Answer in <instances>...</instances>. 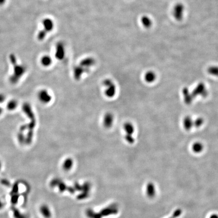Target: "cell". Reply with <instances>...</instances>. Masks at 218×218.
Returning <instances> with one entry per match:
<instances>
[{"mask_svg":"<svg viewBox=\"0 0 218 218\" xmlns=\"http://www.w3.org/2000/svg\"><path fill=\"white\" fill-rule=\"evenodd\" d=\"M104 88V94L107 97L112 98L117 93V87L114 82L110 79H106L102 82Z\"/></svg>","mask_w":218,"mask_h":218,"instance_id":"6da1fadb","label":"cell"},{"mask_svg":"<svg viewBox=\"0 0 218 218\" xmlns=\"http://www.w3.org/2000/svg\"><path fill=\"white\" fill-rule=\"evenodd\" d=\"M185 6L182 3H177L175 5L172 10V14L177 21H180L183 20L185 13Z\"/></svg>","mask_w":218,"mask_h":218,"instance_id":"7a4b0ae2","label":"cell"},{"mask_svg":"<svg viewBox=\"0 0 218 218\" xmlns=\"http://www.w3.org/2000/svg\"><path fill=\"white\" fill-rule=\"evenodd\" d=\"M114 122V115L111 112L106 113L102 117V125L107 129L112 127Z\"/></svg>","mask_w":218,"mask_h":218,"instance_id":"3957f363","label":"cell"},{"mask_svg":"<svg viewBox=\"0 0 218 218\" xmlns=\"http://www.w3.org/2000/svg\"><path fill=\"white\" fill-rule=\"evenodd\" d=\"M38 97L40 101L45 104H49L53 98L51 93L47 89H42L40 91L38 94Z\"/></svg>","mask_w":218,"mask_h":218,"instance_id":"277c9868","label":"cell"},{"mask_svg":"<svg viewBox=\"0 0 218 218\" xmlns=\"http://www.w3.org/2000/svg\"><path fill=\"white\" fill-rule=\"evenodd\" d=\"M65 56V48L63 43L59 42L57 43L55 51V57L58 60H62Z\"/></svg>","mask_w":218,"mask_h":218,"instance_id":"5b68a950","label":"cell"},{"mask_svg":"<svg viewBox=\"0 0 218 218\" xmlns=\"http://www.w3.org/2000/svg\"><path fill=\"white\" fill-rule=\"evenodd\" d=\"M123 129L125 133L126 134L125 136V139L126 141L129 143L133 142V139L131 136V135L134 131V128L132 125L130 123H126L124 125Z\"/></svg>","mask_w":218,"mask_h":218,"instance_id":"8992f818","label":"cell"},{"mask_svg":"<svg viewBox=\"0 0 218 218\" xmlns=\"http://www.w3.org/2000/svg\"><path fill=\"white\" fill-rule=\"evenodd\" d=\"M96 63L94 58L92 57H88L84 58L83 60H81L80 63L79 65H80L81 66L88 71L90 69L91 67L93 66Z\"/></svg>","mask_w":218,"mask_h":218,"instance_id":"52a82bcc","label":"cell"},{"mask_svg":"<svg viewBox=\"0 0 218 218\" xmlns=\"http://www.w3.org/2000/svg\"><path fill=\"white\" fill-rule=\"evenodd\" d=\"M43 25L44 29L46 32H50L53 29L54 23L51 19L47 18L43 20Z\"/></svg>","mask_w":218,"mask_h":218,"instance_id":"ba28073f","label":"cell"},{"mask_svg":"<svg viewBox=\"0 0 218 218\" xmlns=\"http://www.w3.org/2000/svg\"><path fill=\"white\" fill-rule=\"evenodd\" d=\"M141 24L142 26L145 28H150L153 26V22L152 19L150 18V17L147 16V15H144L141 17Z\"/></svg>","mask_w":218,"mask_h":218,"instance_id":"9c48e42d","label":"cell"},{"mask_svg":"<svg viewBox=\"0 0 218 218\" xmlns=\"http://www.w3.org/2000/svg\"><path fill=\"white\" fill-rule=\"evenodd\" d=\"M41 215L45 218H50L51 217L50 209L46 205H41L40 209Z\"/></svg>","mask_w":218,"mask_h":218,"instance_id":"30bf717a","label":"cell"},{"mask_svg":"<svg viewBox=\"0 0 218 218\" xmlns=\"http://www.w3.org/2000/svg\"><path fill=\"white\" fill-rule=\"evenodd\" d=\"M40 62H41L42 65L43 66L45 67L51 66L52 62H53L51 57L48 56V55L43 56V57L41 58V61Z\"/></svg>","mask_w":218,"mask_h":218,"instance_id":"8fae6325","label":"cell"},{"mask_svg":"<svg viewBox=\"0 0 218 218\" xmlns=\"http://www.w3.org/2000/svg\"><path fill=\"white\" fill-rule=\"evenodd\" d=\"M155 188L154 186L152 183H149L148 184L146 187V193L148 197H154L155 194Z\"/></svg>","mask_w":218,"mask_h":218,"instance_id":"7c38bea8","label":"cell"},{"mask_svg":"<svg viewBox=\"0 0 218 218\" xmlns=\"http://www.w3.org/2000/svg\"><path fill=\"white\" fill-rule=\"evenodd\" d=\"M73 165V161L71 158H68L64 161L63 167L64 170H69L72 167Z\"/></svg>","mask_w":218,"mask_h":218,"instance_id":"4fadbf2b","label":"cell"},{"mask_svg":"<svg viewBox=\"0 0 218 218\" xmlns=\"http://www.w3.org/2000/svg\"><path fill=\"white\" fill-rule=\"evenodd\" d=\"M13 213L14 218H27L26 216L21 213L17 209H13Z\"/></svg>","mask_w":218,"mask_h":218,"instance_id":"5bb4252c","label":"cell"},{"mask_svg":"<svg viewBox=\"0 0 218 218\" xmlns=\"http://www.w3.org/2000/svg\"><path fill=\"white\" fill-rule=\"evenodd\" d=\"M47 33L48 32H46L44 29L40 31L39 32V34H38V36H37V37H38V39H39V40H43L45 39V36H47Z\"/></svg>","mask_w":218,"mask_h":218,"instance_id":"9a60e30c","label":"cell"},{"mask_svg":"<svg viewBox=\"0 0 218 218\" xmlns=\"http://www.w3.org/2000/svg\"><path fill=\"white\" fill-rule=\"evenodd\" d=\"M182 213V211L180 209H177L173 213V215L171 216V217L169 218H177L179 217Z\"/></svg>","mask_w":218,"mask_h":218,"instance_id":"2e32d148","label":"cell"},{"mask_svg":"<svg viewBox=\"0 0 218 218\" xmlns=\"http://www.w3.org/2000/svg\"><path fill=\"white\" fill-rule=\"evenodd\" d=\"M1 182L3 185H6V186H8V185L9 186L10 185V182L7 180L3 179L2 180Z\"/></svg>","mask_w":218,"mask_h":218,"instance_id":"e0dca14e","label":"cell"},{"mask_svg":"<svg viewBox=\"0 0 218 218\" xmlns=\"http://www.w3.org/2000/svg\"><path fill=\"white\" fill-rule=\"evenodd\" d=\"M4 206H5L4 202L0 200V210L3 209V207H4Z\"/></svg>","mask_w":218,"mask_h":218,"instance_id":"ac0fdd59","label":"cell"},{"mask_svg":"<svg viewBox=\"0 0 218 218\" xmlns=\"http://www.w3.org/2000/svg\"><path fill=\"white\" fill-rule=\"evenodd\" d=\"M5 1L6 0H0V5H3Z\"/></svg>","mask_w":218,"mask_h":218,"instance_id":"d6986e66","label":"cell"},{"mask_svg":"<svg viewBox=\"0 0 218 218\" xmlns=\"http://www.w3.org/2000/svg\"><path fill=\"white\" fill-rule=\"evenodd\" d=\"M210 218H218V216L217 215H214L211 216Z\"/></svg>","mask_w":218,"mask_h":218,"instance_id":"ffe728a7","label":"cell"},{"mask_svg":"<svg viewBox=\"0 0 218 218\" xmlns=\"http://www.w3.org/2000/svg\"><path fill=\"white\" fill-rule=\"evenodd\" d=\"M2 167V164L1 162L0 161V171L1 170Z\"/></svg>","mask_w":218,"mask_h":218,"instance_id":"44dd1931","label":"cell"},{"mask_svg":"<svg viewBox=\"0 0 218 218\" xmlns=\"http://www.w3.org/2000/svg\"><path fill=\"white\" fill-rule=\"evenodd\" d=\"M2 110L0 108V114H1V113H2Z\"/></svg>","mask_w":218,"mask_h":218,"instance_id":"7402d4cb","label":"cell"}]
</instances>
